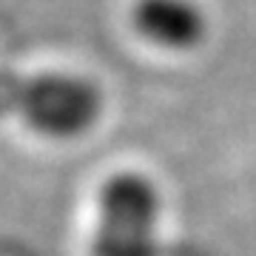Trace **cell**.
Returning a JSON list of instances; mask_svg holds the SVG:
<instances>
[{"instance_id":"1","label":"cell","mask_w":256,"mask_h":256,"mask_svg":"<svg viewBox=\"0 0 256 256\" xmlns=\"http://www.w3.org/2000/svg\"><path fill=\"white\" fill-rule=\"evenodd\" d=\"M106 114V94L88 74L66 68L0 72V122H14L48 142L92 134Z\"/></svg>"},{"instance_id":"3","label":"cell","mask_w":256,"mask_h":256,"mask_svg":"<svg viewBox=\"0 0 256 256\" xmlns=\"http://www.w3.org/2000/svg\"><path fill=\"white\" fill-rule=\"evenodd\" d=\"M134 34L162 54H191L210 37V14L200 0H134Z\"/></svg>"},{"instance_id":"2","label":"cell","mask_w":256,"mask_h":256,"mask_svg":"<svg viewBox=\"0 0 256 256\" xmlns=\"http://www.w3.org/2000/svg\"><path fill=\"white\" fill-rule=\"evenodd\" d=\"M165 200L151 174L111 171L94 194L88 256H160Z\"/></svg>"}]
</instances>
